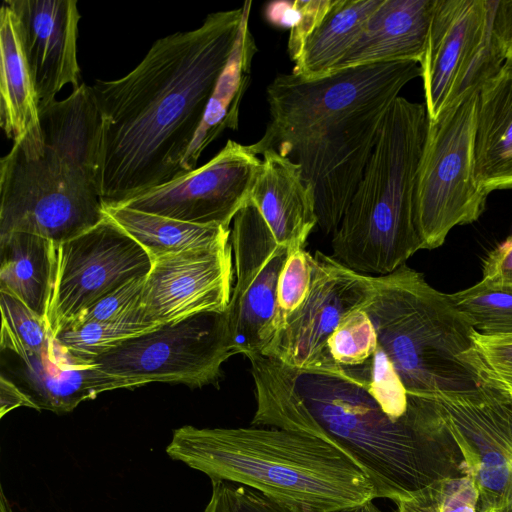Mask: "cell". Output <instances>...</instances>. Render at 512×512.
Wrapping results in <instances>:
<instances>
[{
  "instance_id": "1",
  "label": "cell",
  "mask_w": 512,
  "mask_h": 512,
  "mask_svg": "<svg viewBox=\"0 0 512 512\" xmlns=\"http://www.w3.org/2000/svg\"><path fill=\"white\" fill-rule=\"evenodd\" d=\"M250 4L211 13L197 29L156 40L120 79L95 80L103 205L120 204L184 175L182 163Z\"/></svg>"
},
{
  "instance_id": "2",
  "label": "cell",
  "mask_w": 512,
  "mask_h": 512,
  "mask_svg": "<svg viewBox=\"0 0 512 512\" xmlns=\"http://www.w3.org/2000/svg\"><path fill=\"white\" fill-rule=\"evenodd\" d=\"M254 381L252 426L321 438L345 454L393 502L466 473L458 445L427 399L394 420L359 384L336 371L247 357Z\"/></svg>"
},
{
  "instance_id": "3",
  "label": "cell",
  "mask_w": 512,
  "mask_h": 512,
  "mask_svg": "<svg viewBox=\"0 0 512 512\" xmlns=\"http://www.w3.org/2000/svg\"><path fill=\"white\" fill-rule=\"evenodd\" d=\"M421 77L415 61L343 68L318 79L278 75L267 87L270 122L256 143L297 163L313 186L317 226L333 234L363 177L380 128L402 88Z\"/></svg>"
},
{
  "instance_id": "4",
  "label": "cell",
  "mask_w": 512,
  "mask_h": 512,
  "mask_svg": "<svg viewBox=\"0 0 512 512\" xmlns=\"http://www.w3.org/2000/svg\"><path fill=\"white\" fill-rule=\"evenodd\" d=\"M43 138L20 140L0 161V235L63 242L105 218L97 182L100 116L91 86L40 110Z\"/></svg>"
},
{
  "instance_id": "5",
  "label": "cell",
  "mask_w": 512,
  "mask_h": 512,
  "mask_svg": "<svg viewBox=\"0 0 512 512\" xmlns=\"http://www.w3.org/2000/svg\"><path fill=\"white\" fill-rule=\"evenodd\" d=\"M168 456L206 474L255 489L292 512H335L377 498L366 473L316 436L274 427L173 432Z\"/></svg>"
},
{
  "instance_id": "6",
  "label": "cell",
  "mask_w": 512,
  "mask_h": 512,
  "mask_svg": "<svg viewBox=\"0 0 512 512\" xmlns=\"http://www.w3.org/2000/svg\"><path fill=\"white\" fill-rule=\"evenodd\" d=\"M425 104L398 97L387 111L363 177L332 234V257L370 276L392 273L422 243L416 179L428 128Z\"/></svg>"
},
{
  "instance_id": "7",
  "label": "cell",
  "mask_w": 512,
  "mask_h": 512,
  "mask_svg": "<svg viewBox=\"0 0 512 512\" xmlns=\"http://www.w3.org/2000/svg\"><path fill=\"white\" fill-rule=\"evenodd\" d=\"M373 280L362 305L377 335L373 355L389 366L408 395L430 398L477 388L475 372L462 361L475 330L449 294L406 264Z\"/></svg>"
},
{
  "instance_id": "8",
  "label": "cell",
  "mask_w": 512,
  "mask_h": 512,
  "mask_svg": "<svg viewBox=\"0 0 512 512\" xmlns=\"http://www.w3.org/2000/svg\"><path fill=\"white\" fill-rule=\"evenodd\" d=\"M479 92H473L428 122L419 163L415 224L422 249L441 246L458 225L476 221L489 194L475 180V132Z\"/></svg>"
},
{
  "instance_id": "9",
  "label": "cell",
  "mask_w": 512,
  "mask_h": 512,
  "mask_svg": "<svg viewBox=\"0 0 512 512\" xmlns=\"http://www.w3.org/2000/svg\"><path fill=\"white\" fill-rule=\"evenodd\" d=\"M497 0H436L419 63L429 121L494 77L504 60L492 23Z\"/></svg>"
},
{
  "instance_id": "10",
  "label": "cell",
  "mask_w": 512,
  "mask_h": 512,
  "mask_svg": "<svg viewBox=\"0 0 512 512\" xmlns=\"http://www.w3.org/2000/svg\"><path fill=\"white\" fill-rule=\"evenodd\" d=\"M233 355L225 312H204L128 338L92 362L131 388L152 382L201 387L216 381Z\"/></svg>"
},
{
  "instance_id": "11",
  "label": "cell",
  "mask_w": 512,
  "mask_h": 512,
  "mask_svg": "<svg viewBox=\"0 0 512 512\" xmlns=\"http://www.w3.org/2000/svg\"><path fill=\"white\" fill-rule=\"evenodd\" d=\"M427 399L458 445L478 491L477 512L512 508V397L479 384Z\"/></svg>"
},
{
  "instance_id": "12",
  "label": "cell",
  "mask_w": 512,
  "mask_h": 512,
  "mask_svg": "<svg viewBox=\"0 0 512 512\" xmlns=\"http://www.w3.org/2000/svg\"><path fill=\"white\" fill-rule=\"evenodd\" d=\"M151 266L147 251L106 215L80 235L54 243L46 316L52 335L107 293L145 277Z\"/></svg>"
},
{
  "instance_id": "13",
  "label": "cell",
  "mask_w": 512,
  "mask_h": 512,
  "mask_svg": "<svg viewBox=\"0 0 512 512\" xmlns=\"http://www.w3.org/2000/svg\"><path fill=\"white\" fill-rule=\"evenodd\" d=\"M230 243L236 283L225 311L234 354H260L276 305L280 272L290 247L279 244L250 200L235 216Z\"/></svg>"
},
{
  "instance_id": "14",
  "label": "cell",
  "mask_w": 512,
  "mask_h": 512,
  "mask_svg": "<svg viewBox=\"0 0 512 512\" xmlns=\"http://www.w3.org/2000/svg\"><path fill=\"white\" fill-rule=\"evenodd\" d=\"M262 160L233 140L206 164L117 206L176 220L230 228L250 201Z\"/></svg>"
},
{
  "instance_id": "15",
  "label": "cell",
  "mask_w": 512,
  "mask_h": 512,
  "mask_svg": "<svg viewBox=\"0 0 512 512\" xmlns=\"http://www.w3.org/2000/svg\"><path fill=\"white\" fill-rule=\"evenodd\" d=\"M306 300L284 331L260 353L284 365L328 370L327 341L341 320L360 308L374 288L373 276L358 273L332 256L310 254Z\"/></svg>"
},
{
  "instance_id": "16",
  "label": "cell",
  "mask_w": 512,
  "mask_h": 512,
  "mask_svg": "<svg viewBox=\"0 0 512 512\" xmlns=\"http://www.w3.org/2000/svg\"><path fill=\"white\" fill-rule=\"evenodd\" d=\"M230 240L153 260L141 308L148 322L164 324L204 312H225L233 276Z\"/></svg>"
},
{
  "instance_id": "17",
  "label": "cell",
  "mask_w": 512,
  "mask_h": 512,
  "mask_svg": "<svg viewBox=\"0 0 512 512\" xmlns=\"http://www.w3.org/2000/svg\"><path fill=\"white\" fill-rule=\"evenodd\" d=\"M0 350L1 375L14 382L31 399L36 410L67 413L100 393L131 388L125 379L72 354L54 337L43 350L31 351L1 327Z\"/></svg>"
},
{
  "instance_id": "18",
  "label": "cell",
  "mask_w": 512,
  "mask_h": 512,
  "mask_svg": "<svg viewBox=\"0 0 512 512\" xmlns=\"http://www.w3.org/2000/svg\"><path fill=\"white\" fill-rule=\"evenodd\" d=\"M14 12L39 110L67 84L80 86L76 41L81 19L76 0H5Z\"/></svg>"
},
{
  "instance_id": "19",
  "label": "cell",
  "mask_w": 512,
  "mask_h": 512,
  "mask_svg": "<svg viewBox=\"0 0 512 512\" xmlns=\"http://www.w3.org/2000/svg\"><path fill=\"white\" fill-rule=\"evenodd\" d=\"M262 165L250 194L275 240L293 247H305L317 225L313 186L300 166L275 151L262 154Z\"/></svg>"
},
{
  "instance_id": "20",
  "label": "cell",
  "mask_w": 512,
  "mask_h": 512,
  "mask_svg": "<svg viewBox=\"0 0 512 512\" xmlns=\"http://www.w3.org/2000/svg\"><path fill=\"white\" fill-rule=\"evenodd\" d=\"M435 3L436 0H382L335 71L381 62L420 63Z\"/></svg>"
},
{
  "instance_id": "21",
  "label": "cell",
  "mask_w": 512,
  "mask_h": 512,
  "mask_svg": "<svg viewBox=\"0 0 512 512\" xmlns=\"http://www.w3.org/2000/svg\"><path fill=\"white\" fill-rule=\"evenodd\" d=\"M474 155L481 190L512 189V70L502 67L479 91Z\"/></svg>"
},
{
  "instance_id": "22",
  "label": "cell",
  "mask_w": 512,
  "mask_h": 512,
  "mask_svg": "<svg viewBox=\"0 0 512 512\" xmlns=\"http://www.w3.org/2000/svg\"><path fill=\"white\" fill-rule=\"evenodd\" d=\"M0 124L7 138L42 139L40 110L22 48L17 19L4 1L0 10Z\"/></svg>"
},
{
  "instance_id": "23",
  "label": "cell",
  "mask_w": 512,
  "mask_h": 512,
  "mask_svg": "<svg viewBox=\"0 0 512 512\" xmlns=\"http://www.w3.org/2000/svg\"><path fill=\"white\" fill-rule=\"evenodd\" d=\"M250 6L243 18L234 49L219 76L204 118L182 163L183 174L196 169L205 148L226 129L236 130L239 109L248 88L257 46L248 25Z\"/></svg>"
},
{
  "instance_id": "24",
  "label": "cell",
  "mask_w": 512,
  "mask_h": 512,
  "mask_svg": "<svg viewBox=\"0 0 512 512\" xmlns=\"http://www.w3.org/2000/svg\"><path fill=\"white\" fill-rule=\"evenodd\" d=\"M381 1L331 0L305 39L292 73L304 79H318L335 71Z\"/></svg>"
},
{
  "instance_id": "25",
  "label": "cell",
  "mask_w": 512,
  "mask_h": 512,
  "mask_svg": "<svg viewBox=\"0 0 512 512\" xmlns=\"http://www.w3.org/2000/svg\"><path fill=\"white\" fill-rule=\"evenodd\" d=\"M54 242L42 236L0 235V292L13 295L46 319L52 284Z\"/></svg>"
},
{
  "instance_id": "26",
  "label": "cell",
  "mask_w": 512,
  "mask_h": 512,
  "mask_svg": "<svg viewBox=\"0 0 512 512\" xmlns=\"http://www.w3.org/2000/svg\"><path fill=\"white\" fill-rule=\"evenodd\" d=\"M104 213L135 241L153 260L230 240L231 229L200 225L123 206L103 205Z\"/></svg>"
},
{
  "instance_id": "27",
  "label": "cell",
  "mask_w": 512,
  "mask_h": 512,
  "mask_svg": "<svg viewBox=\"0 0 512 512\" xmlns=\"http://www.w3.org/2000/svg\"><path fill=\"white\" fill-rule=\"evenodd\" d=\"M157 326L159 325L147 321L140 307L137 311L114 321L69 323L61 327L53 337L72 354L92 361L120 342Z\"/></svg>"
},
{
  "instance_id": "28",
  "label": "cell",
  "mask_w": 512,
  "mask_h": 512,
  "mask_svg": "<svg viewBox=\"0 0 512 512\" xmlns=\"http://www.w3.org/2000/svg\"><path fill=\"white\" fill-rule=\"evenodd\" d=\"M449 296L475 331L488 336L512 334V291L480 281Z\"/></svg>"
},
{
  "instance_id": "29",
  "label": "cell",
  "mask_w": 512,
  "mask_h": 512,
  "mask_svg": "<svg viewBox=\"0 0 512 512\" xmlns=\"http://www.w3.org/2000/svg\"><path fill=\"white\" fill-rule=\"evenodd\" d=\"M309 258L310 253L304 247L290 248L279 275L275 311L263 349L284 331L306 300L311 279Z\"/></svg>"
},
{
  "instance_id": "30",
  "label": "cell",
  "mask_w": 512,
  "mask_h": 512,
  "mask_svg": "<svg viewBox=\"0 0 512 512\" xmlns=\"http://www.w3.org/2000/svg\"><path fill=\"white\" fill-rule=\"evenodd\" d=\"M327 371H346L366 362L377 347V335L368 314L357 308L338 324L327 341Z\"/></svg>"
},
{
  "instance_id": "31",
  "label": "cell",
  "mask_w": 512,
  "mask_h": 512,
  "mask_svg": "<svg viewBox=\"0 0 512 512\" xmlns=\"http://www.w3.org/2000/svg\"><path fill=\"white\" fill-rule=\"evenodd\" d=\"M462 361L475 372L480 384L512 397V334L488 336L475 331L473 345Z\"/></svg>"
},
{
  "instance_id": "32",
  "label": "cell",
  "mask_w": 512,
  "mask_h": 512,
  "mask_svg": "<svg viewBox=\"0 0 512 512\" xmlns=\"http://www.w3.org/2000/svg\"><path fill=\"white\" fill-rule=\"evenodd\" d=\"M0 305L1 327L6 328L22 346L31 351H41L48 346L53 335L45 318L5 292H0Z\"/></svg>"
},
{
  "instance_id": "33",
  "label": "cell",
  "mask_w": 512,
  "mask_h": 512,
  "mask_svg": "<svg viewBox=\"0 0 512 512\" xmlns=\"http://www.w3.org/2000/svg\"><path fill=\"white\" fill-rule=\"evenodd\" d=\"M211 483V497L203 512H292L247 486L221 480Z\"/></svg>"
},
{
  "instance_id": "34",
  "label": "cell",
  "mask_w": 512,
  "mask_h": 512,
  "mask_svg": "<svg viewBox=\"0 0 512 512\" xmlns=\"http://www.w3.org/2000/svg\"><path fill=\"white\" fill-rule=\"evenodd\" d=\"M145 277L134 278L107 293L69 323L114 321L137 311L141 307Z\"/></svg>"
},
{
  "instance_id": "35",
  "label": "cell",
  "mask_w": 512,
  "mask_h": 512,
  "mask_svg": "<svg viewBox=\"0 0 512 512\" xmlns=\"http://www.w3.org/2000/svg\"><path fill=\"white\" fill-rule=\"evenodd\" d=\"M331 0H297L287 8L284 23L290 25L288 53L293 61L299 56L307 36L328 10Z\"/></svg>"
},
{
  "instance_id": "36",
  "label": "cell",
  "mask_w": 512,
  "mask_h": 512,
  "mask_svg": "<svg viewBox=\"0 0 512 512\" xmlns=\"http://www.w3.org/2000/svg\"><path fill=\"white\" fill-rule=\"evenodd\" d=\"M478 491L465 473L441 483L440 512H477Z\"/></svg>"
},
{
  "instance_id": "37",
  "label": "cell",
  "mask_w": 512,
  "mask_h": 512,
  "mask_svg": "<svg viewBox=\"0 0 512 512\" xmlns=\"http://www.w3.org/2000/svg\"><path fill=\"white\" fill-rule=\"evenodd\" d=\"M482 276L487 286L512 291V235L486 255Z\"/></svg>"
},
{
  "instance_id": "38",
  "label": "cell",
  "mask_w": 512,
  "mask_h": 512,
  "mask_svg": "<svg viewBox=\"0 0 512 512\" xmlns=\"http://www.w3.org/2000/svg\"><path fill=\"white\" fill-rule=\"evenodd\" d=\"M492 34L504 60L503 67L512 70V0H497Z\"/></svg>"
},
{
  "instance_id": "39",
  "label": "cell",
  "mask_w": 512,
  "mask_h": 512,
  "mask_svg": "<svg viewBox=\"0 0 512 512\" xmlns=\"http://www.w3.org/2000/svg\"><path fill=\"white\" fill-rule=\"evenodd\" d=\"M442 482L422 489L410 498L395 501L396 512H440Z\"/></svg>"
},
{
  "instance_id": "40",
  "label": "cell",
  "mask_w": 512,
  "mask_h": 512,
  "mask_svg": "<svg viewBox=\"0 0 512 512\" xmlns=\"http://www.w3.org/2000/svg\"><path fill=\"white\" fill-rule=\"evenodd\" d=\"M25 406L36 409L31 399L10 379L0 376V417L11 410Z\"/></svg>"
},
{
  "instance_id": "41",
  "label": "cell",
  "mask_w": 512,
  "mask_h": 512,
  "mask_svg": "<svg viewBox=\"0 0 512 512\" xmlns=\"http://www.w3.org/2000/svg\"><path fill=\"white\" fill-rule=\"evenodd\" d=\"M335 512H382L373 502V500L367 501L361 505L346 508Z\"/></svg>"
},
{
  "instance_id": "42",
  "label": "cell",
  "mask_w": 512,
  "mask_h": 512,
  "mask_svg": "<svg viewBox=\"0 0 512 512\" xmlns=\"http://www.w3.org/2000/svg\"><path fill=\"white\" fill-rule=\"evenodd\" d=\"M0 512H13L7 498L5 497L4 491L0 490Z\"/></svg>"
},
{
  "instance_id": "43",
  "label": "cell",
  "mask_w": 512,
  "mask_h": 512,
  "mask_svg": "<svg viewBox=\"0 0 512 512\" xmlns=\"http://www.w3.org/2000/svg\"><path fill=\"white\" fill-rule=\"evenodd\" d=\"M504 512H512V508H511V509H509V510H506V511H504Z\"/></svg>"
}]
</instances>
